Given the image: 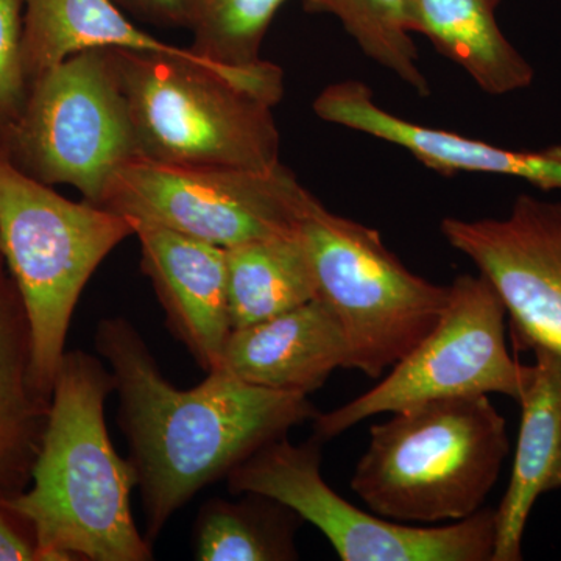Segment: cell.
<instances>
[{"label": "cell", "mask_w": 561, "mask_h": 561, "mask_svg": "<svg viewBox=\"0 0 561 561\" xmlns=\"http://www.w3.org/2000/svg\"><path fill=\"white\" fill-rule=\"evenodd\" d=\"M95 350L116 383L117 423L130 448L151 545L198 491L319 415L308 397L250 386L221 370L179 389L125 317L99 321Z\"/></svg>", "instance_id": "obj_1"}, {"label": "cell", "mask_w": 561, "mask_h": 561, "mask_svg": "<svg viewBox=\"0 0 561 561\" xmlns=\"http://www.w3.org/2000/svg\"><path fill=\"white\" fill-rule=\"evenodd\" d=\"M116 390L99 357L66 351L27 489L7 505L31 527L38 561H150L136 527V476L111 442L105 402Z\"/></svg>", "instance_id": "obj_2"}, {"label": "cell", "mask_w": 561, "mask_h": 561, "mask_svg": "<svg viewBox=\"0 0 561 561\" xmlns=\"http://www.w3.org/2000/svg\"><path fill=\"white\" fill-rule=\"evenodd\" d=\"M138 157L184 168L272 169L279 164L273 108L283 69L271 61L228 68L147 51L111 50Z\"/></svg>", "instance_id": "obj_3"}, {"label": "cell", "mask_w": 561, "mask_h": 561, "mask_svg": "<svg viewBox=\"0 0 561 561\" xmlns=\"http://www.w3.org/2000/svg\"><path fill=\"white\" fill-rule=\"evenodd\" d=\"M511 453L489 394L442 398L373 424L351 489L389 522H460L478 513Z\"/></svg>", "instance_id": "obj_4"}, {"label": "cell", "mask_w": 561, "mask_h": 561, "mask_svg": "<svg viewBox=\"0 0 561 561\" xmlns=\"http://www.w3.org/2000/svg\"><path fill=\"white\" fill-rule=\"evenodd\" d=\"M131 236L128 217L62 197L0 151V250L27 312L36 382L49 397L84 287Z\"/></svg>", "instance_id": "obj_5"}, {"label": "cell", "mask_w": 561, "mask_h": 561, "mask_svg": "<svg viewBox=\"0 0 561 561\" xmlns=\"http://www.w3.org/2000/svg\"><path fill=\"white\" fill-rule=\"evenodd\" d=\"M317 294L341 321L346 370L368 378L398 364L442 319L449 287L421 278L373 228L331 213L313 198L300 224Z\"/></svg>", "instance_id": "obj_6"}, {"label": "cell", "mask_w": 561, "mask_h": 561, "mask_svg": "<svg viewBox=\"0 0 561 561\" xmlns=\"http://www.w3.org/2000/svg\"><path fill=\"white\" fill-rule=\"evenodd\" d=\"M0 151L31 179L68 184L101 205L113 173L138 157L111 49L80 51L33 81Z\"/></svg>", "instance_id": "obj_7"}, {"label": "cell", "mask_w": 561, "mask_h": 561, "mask_svg": "<svg viewBox=\"0 0 561 561\" xmlns=\"http://www.w3.org/2000/svg\"><path fill=\"white\" fill-rule=\"evenodd\" d=\"M324 442L287 437L262 446L227 476L232 494H261L297 513L331 542L343 561H491L496 508L442 527L389 522L343 500L321 476Z\"/></svg>", "instance_id": "obj_8"}, {"label": "cell", "mask_w": 561, "mask_h": 561, "mask_svg": "<svg viewBox=\"0 0 561 561\" xmlns=\"http://www.w3.org/2000/svg\"><path fill=\"white\" fill-rule=\"evenodd\" d=\"M313 198L280 162L272 169L184 168L135 157L113 173L99 206L231 249L297 232Z\"/></svg>", "instance_id": "obj_9"}, {"label": "cell", "mask_w": 561, "mask_h": 561, "mask_svg": "<svg viewBox=\"0 0 561 561\" xmlns=\"http://www.w3.org/2000/svg\"><path fill=\"white\" fill-rule=\"evenodd\" d=\"M449 287L442 319L383 381L319 413L313 434L328 442L371 416L442 398L500 393L518 401L524 365L505 341L507 309L485 276L460 275Z\"/></svg>", "instance_id": "obj_10"}, {"label": "cell", "mask_w": 561, "mask_h": 561, "mask_svg": "<svg viewBox=\"0 0 561 561\" xmlns=\"http://www.w3.org/2000/svg\"><path fill=\"white\" fill-rule=\"evenodd\" d=\"M440 228L493 284L516 348L561 354V201L523 194L502 219L446 217Z\"/></svg>", "instance_id": "obj_11"}, {"label": "cell", "mask_w": 561, "mask_h": 561, "mask_svg": "<svg viewBox=\"0 0 561 561\" xmlns=\"http://www.w3.org/2000/svg\"><path fill=\"white\" fill-rule=\"evenodd\" d=\"M312 108L321 121L402 147L442 175L493 173L526 180L541 191L561 190V146L538 151L508 150L485 140L424 127L381 108L370 87L357 80L324 88Z\"/></svg>", "instance_id": "obj_12"}, {"label": "cell", "mask_w": 561, "mask_h": 561, "mask_svg": "<svg viewBox=\"0 0 561 561\" xmlns=\"http://www.w3.org/2000/svg\"><path fill=\"white\" fill-rule=\"evenodd\" d=\"M131 221L140 267L169 330L206 375L219 370L232 332L225 249L149 221Z\"/></svg>", "instance_id": "obj_13"}, {"label": "cell", "mask_w": 561, "mask_h": 561, "mask_svg": "<svg viewBox=\"0 0 561 561\" xmlns=\"http://www.w3.org/2000/svg\"><path fill=\"white\" fill-rule=\"evenodd\" d=\"M348 350L341 321L320 298L272 319L232 330L219 370L280 393L309 397L337 368Z\"/></svg>", "instance_id": "obj_14"}, {"label": "cell", "mask_w": 561, "mask_h": 561, "mask_svg": "<svg viewBox=\"0 0 561 561\" xmlns=\"http://www.w3.org/2000/svg\"><path fill=\"white\" fill-rule=\"evenodd\" d=\"M524 365L522 424L511 481L496 508L491 561L523 560V540L538 497L561 489V354L535 345Z\"/></svg>", "instance_id": "obj_15"}, {"label": "cell", "mask_w": 561, "mask_h": 561, "mask_svg": "<svg viewBox=\"0 0 561 561\" xmlns=\"http://www.w3.org/2000/svg\"><path fill=\"white\" fill-rule=\"evenodd\" d=\"M51 397L33 373L32 332L16 283L0 250V497L31 483Z\"/></svg>", "instance_id": "obj_16"}, {"label": "cell", "mask_w": 561, "mask_h": 561, "mask_svg": "<svg viewBox=\"0 0 561 561\" xmlns=\"http://www.w3.org/2000/svg\"><path fill=\"white\" fill-rule=\"evenodd\" d=\"M91 49L210 61L142 31L113 0H24L22 65L28 87L66 58Z\"/></svg>", "instance_id": "obj_17"}, {"label": "cell", "mask_w": 561, "mask_h": 561, "mask_svg": "<svg viewBox=\"0 0 561 561\" xmlns=\"http://www.w3.org/2000/svg\"><path fill=\"white\" fill-rule=\"evenodd\" d=\"M502 0H404L409 32L426 36L478 83L505 95L526 90L535 79L530 62L502 33L496 11Z\"/></svg>", "instance_id": "obj_18"}, {"label": "cell", "mask_w": 561, "mask_h": 561, "mask_svg": "<svg viewBox=\"0 0 561 561\" xmlns=\"http://www.w3.org/2000/svg\"><path fill=\"white\" fill-rule=\"evenodd\" d=\"M232 330L319 297L300 230L225 249Z\"/></svg>", "instance_id": "obj_19"}, {"label": "cell", "mask_w": 561, "mask_h": 561, "mask_svg": "<svg viewBox=\"0 0 561 561\" xmlns=\"http://www.w3.org/2000/svg\"><path fill=\"white\" fill-rule=\"evenodd\" d=\"M302 519L261 494L245 500H210L195 522V559L201 561L297 560L295 534Z\"/></svg>", "instance_id": "obj_20"}, {"label": "cell", "mask_w": 561, "mask_h": 561, "mask_svg": "<svg viewBox=\"0 0 561 561\" xmlns=\"http://www.w3.org/2000/svg\"><path fill=\"white\" fill-rule=\"evenodd\" d=\"M309 14H331L373 61L391 70L420 95H430L419 49L405 22L404 0H301Z\"/></svg>", "instance_id": "obj_21"}, {"label": "cell", "mask_w": 561, "mask_h": 561, "mask_svg": "<svg viewBox=\"0 0 561 561\" xmlns=\"http://www.w3.org/2000/svg\"><path fill=\"white\" fill-rule=\"evenodd\" d=\"M287 0H184L191 49L228 68L260 65L262 44Z\"/></svg>", "instance_id": "obj_22"}, {"label": "cell", "mask_w": 561, "mask_h": 561, "mask_svg": "<svg viewBox=\"0 0 561 561\" xmlns=\"http://www.w3.org/2000/svg\"><path fill=\"white\" fill-rule=\"evenodd\" d=\"M24 0H0V133L20 117L28 95L22 65Z\"/></svg>", "instance_id": "obj_23"}, {"label": "cell", "mask_w": 561, "mask_h": 561, "mask_svg": "<svg viewBox=\"0 0 561 561\" xmlns=\"http://www.w3.org/2000/svg\"><path fill=\"white\" fill-rule=\"evenodd\" d=\"M0 561H38L31 527L0 497Z\"/></svg>", "instance_id": "obj_24"}, {"label": "cell", "mask_w": 561, "mask_h": 561, "mask_svg": "<svg viewBox=\"0 0 561 561\" xmlns=\"http://www.w3.org/2000/svg\"><path fill=\"white\" fill-rule=\"evenodd\" d=\"M136 20L160 27L184 28V0H113Z\"/></svg>", "instance_id": "obj_25"}]
</instances>
